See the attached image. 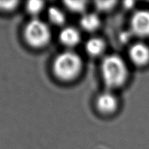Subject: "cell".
I'll return each mask as SVG.
<instances>
[{"instance_id":"1","label":"cell","mask_w":149,"mask_h":149,"mask_svg":"<svg viewBox=\"0 0 149 149\" xmlns=\"http://www.w3.org/2000/svg\"><path fill=\"white\" fill-rule=\"evenodd\" d=\"M101 72L106 85L109 87H116L122 85L126 79L127 68L121 57L110 55L102 61Z\"/></svg>"},{"instance_id":"2","label":"cell","mask_w":149,"mask_h":149,"mask_svg":"<svg viewBox=\"0 0 149 149\" xmlns=\"http://www.w3.org/2000/svg\"><path fill=\"white\" fill-rule=\"evenodd\" d=\"M81 61L77 53L67 51L60 54L54 61L53 70L58 78L70 80L79 73Z\"/></svg>"},{"instance_id":"3","label":"cell","mask_w":149,"mask_h":149,"mask_svg":"<svg viewBox=\"0 0 149 149\" xmlns=\"http://www.w3.org/2000/svg\"><path fill=\"white\" fill-rule=\"evenodd\" d=\"M24 35L29 45L39 47L47 43L50 37V31L45 22L39 19H33L26 26Z\"/></svg>"},{"instance_id":"4","label":"cell","mask_w":149,"mask_h":149,"mask_svg":"<svg viewBox=\"0 0 149 149\" xmlns=\"http://www.w3.org/2000/svg\"><path fill=\"white\" fill-rule=\"evenodd\" d=\"M131 29L138 36H149V11L139 10L132 15L131 19Z\"/></svg>"},{"instance_id":"5","label":"cell","mask_w":149,"mask_h":149,"mask_svg":"<svg viewBox=\"0 0 149 149\" xmlns=\"http://www.w3.org/2000/svg\"><path fill=\"white\" fill-rule=\"evenodd\" d=\"M129 55L135 65H144L149 61V48L143 43H136L131 47Z\"/></svg>"},{"instance_id":"6","label":"cell","mask_w":149,"mask_h":149,"mask_svg":"<svg viewBox=\"0 0 149 149\" xmlns=\"http://www.w3.org/2000/svg\"><path fill=\"white\" fill-rule=\"evenodd\" d=\"M97 107L103 113H110L113 111L117 106V100L112 93L105 92L97 97L96 100Z\"/></svg>"},{"instance_id":"7","label":"cell","mask_w":149,"mask_h":149,"mask_svg":"<svg viewBox=\"0 0 149 149\" xmlns=\"http://www.w3.org/2000/svg\"><path fill=\"white\" fill-rule=\"evenodd\" d=\"M60 40L63 45L68 47L75 46L80 40V34L78 31L73 27H66L60 33Z\"/></svg>"},{"instance_id":"8","label":"cell","mask_w":149,"mask_h":149,"mask_svg":"<svg viewBox=\"0 0 149 149\" xmlns=\"http://www.w3.org/2000/svg\"><path fill=\"white\" fill-rule=\"evenodd\" d=\"M80 25L83 29L87 31L95 30L100 25V20L97 15L89 13L82 16L80 20Z\"/></svg>"},{"instance_id":"9","label":"cell","mask_w":149,"mask_h":149,"mask_svg":"<svg viewBox=\"0 0 149 149\" xmlns=\"http://www.w3.org/2000/svg\"><path fill=\"white\" fill-rule=\"evenodd\" d=\"M86 50L90 55L97 56L102 53L105 47L104 42L98 38H92L86 43Z\"/></svg>"},{"instance_id":"10","label":"cell","mask_w":149,"mask_h":149,"mask_svg":"<svg viewBox=\"0 0 149 149\" xmlns=\"http://www.w3.org/2000/svg\"><path fill=\"white\" fill-rule=\"evenodd\" d=\"M48 17L55 25H61L65 22V15L58 7H51L48 10Z\"/></svg>"},{"instance_id":"11","label":"cell","mask_w":149,"mask_h":149,"mask_svg":"<svg viewBox=\"0 0 149 149\" xmlns=\"http://www.w3.org/2000/svg\"><path fill=\"white\" fill-rule=\"evenodd\" d=\"M64 4L68 10L74 13L84 11L86 7V1H65Z\"/></svg>"},{"instance_id":"12","label":"cell","mask_w":149,"mask_h":149,"mask_svg":"<svg viewBox=\"0 0 149 149\" xmlns=\"http://www.w3.org/2000/svg\"><path fill=\"white\" fill-rule=\"evenodd\" d=\"M44 7V2L39 0H31L28 1L26 8L29 13L32 15H36L40 13Z\"/></svg>"},{"instance_id":"13","label":"cell","mask_w":149,"mask_h":149,"mask_svg":"<svg viewBox=\"0 0 149 149\" xmlns=\"http://www.w3.org/2000/svg\"><path fill=\"white\" fill-rule=\"evenodd\" d=\"M115 4L116 1H98L95 2L97 8L102 11H108L111 10L112 7H113Z\"/></svg>"},{"instance_id":"14","label":"cell","mask_w":149,"mask_h":149,"mask_svg":"<svg viewBox=\"0 0 149 149\" xmlns=\"http://www.w3.org/2000/svg\"><path fill=\"white\" fill-rule=\"evenodd\" d=\"M17 1H0V10L10 11L15 9L17 6Z\"/></svg>"},{"instance_id":"15","label":"cell","mask_w":149,"mask_h":149,"mask_svg":"<svg viewBox=\"0 0 149 149\" xmlns=\"http://www.w3.org/2000/svg\"><path fill=\"white\" fill-rule=\"evenodd\" d=\"M133 4H134V1H127L124 2V5H125V7H127V8H131V7L133 6Z\"/></svg>"}]
</instances>
